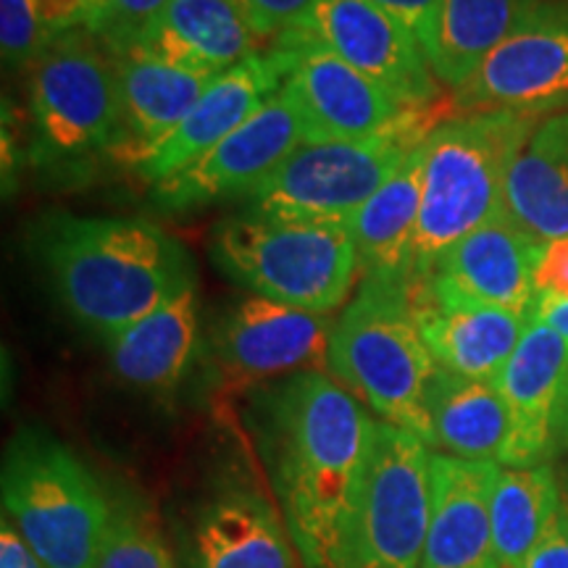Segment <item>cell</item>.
<instances>
[{"mask_svg":"<svg viewBox=\"0 0 568 568\" xmlns=\"http://www.w3.org/2000/svg\"><path fill=\"white\" fill-rule=\"evenodd\" d=\"M284 527L308 568H351L374 418L332 374L290 376L272 400Z\"/></svg>","mask_w":568,"mask_h":568,"instance_id":"6da1fadb","label":"cell"},{"mask_svg":"<svg viewBox=\"0 0 568 568\" xmlns=\"http://www.w3.org/2000/svg\"><path fill=\"white\" fill-rule=\"evenodd\" d=\"M34 251L63 308L103 339L195 284L182 243L140 219L53 213L40 222Z\"/></svg>","mask_w":568,"mask_h":568,"instance_id":"7a4b0ae2","label":"cell"},{"mask_svg":"<svg viewBox=\"0 0 568 568\" xmlns=\"http://www.w3.org/2000/svg\"><path fill=\"white\" fill-rule=\"evenodd\" d=\"M535 124L537 119L510 111H464L429 132L408 287L466 234L506 211L510 163Z\"/></svg>","mask_w":568,"mask_h":568,"instance_id":"3957f363","label":"cell"},{"mask_svg":"<svg viewBox=\"0 0 568 568\" xmlns=\"http://www.w3.org/2000/svg\"><path fill=\"white\" fill-rule=\"evenodd\" d=\"M211 258L251 295L314 314L343 308L361 276L351 226L322 219L240 211L216 224Z\"/></svg>","mask_w":568,"mask_h":568,"instance_id":"277c9868","label":"cell"},{"mask_svg":"<svg viewBox=\"0 0 568 568\" xmlns=\"http://www.w3.org/2000/svg\"><path fill=\"white\" fill-rule=\"evenodd\" d=\"M435 372L408 290L395 282L361 280L332 332L329 374L379 422L414 432L429 445L426 393Z\"/></svg>","mask_w":568,"mask_h":568,"instance_id":"5b68a950","label":"cell"},{"mask_svg":"<svg viewBox=\"0 0 568 568\" xmlns=\"http://www.w3.org/2000/svg\"><path fill=\"white\" fill-rule=\"evenodd\" d=\"M3 516L45 568H95L113 510L67 445L21 429L3 460Z\"/></svg>","mask_w":568,"mask_h":568,"instance_id":"8992f818","label":"cell"},{"mask_svg":"<svg viewBox=\"0 0 568 568\" xmlns=\"http://www.w3.org/2000/svg\"><path fill=\"white\" fill-rule=\"evenodd\" d=\"M443 119H447L445 113L432 105L410 111L374 138L305 142L243 197L245 211L351 222Z\"/></svg>","mask_w":568,"mask_h":568,"instance_id":"52a82bcc","label":"cell"},{"mask_svg":"<svg viewBox=\"0 0 568 568\" xmlns=\"http://www.w3.org/2000/svg\"><path fill=\"white\" fill-rule=\"evenodd\" d=\"M30 105L42 159L113 153L119 142L116 61L84 27L55 34L30 67Z\"/></svg>","mask_w":568,"mask_h":568,"instance_id":"ba28073f","label":"cell"},{"mask_svg":"<svg viewBox=\"0 0 568 568\" xmlns=\"http://www.w3.org/2000/svg\"><path fill=\"white\" fill-rule=\"evenodd\" d=\"M432 456L414 432L374 422L351 568H422L432 518Z\"/></svg>","mask_w":568,"mask_h":568,"instance_id":"9c48e42d","label":"cell"},{"mask_svg":"<svg viewBox=\"0 0 568 568\" xmlns=\"http://www.w3.org/2000/svg\"><path fill=\"white\" fill-rule=\"evenodd\" d=\"M460 111L539 119L568 111V6L531 0L500 45L453 92Z\"/></svg>","mask_w":568,"mask_h":568,"instance_id":"30bf717a","label":"cell"},{"mask_svg":"<svg viewBox=\"0 0 568 568\" xmlns=\"http://www.w3.org/2000/svg\"><path fill=\"white\" fill-rule=\"evenodd\" d=\"M308 142V126L290 92H274L230 138L151 184L153 203L163 211H193L251 195L297 148Z\"/></svg>","mask_w":568,"mask_h":568,"instance_id":"8fae6325","label":"cell"},{"mask_svg":"<svg viewBox=\"0 0 568 568\" xmlns=\"http://www.w3.org/2000/svg\"><path fill=\"white\" fill-rule=\"evenodd\" d=\"M290 30L322 42L410 109L439 101V82L422 45L374 0H318Z\"/></svg>","mask_w":568,"mask_h":568,"instance_id":"7c38bea8","label":"cell"},{"mask_svg":"<svg viewBox=\"0 0 568 568\" xmlns=\"http://www.w3.org/2000/svg\"><path fill=\"white\" fill-rule=\"evenodd\" d=\"M508 408L503 468L548 466L568 453V343L531 318L497 376Z\"/></svg>","mask_w":568,"mask_h":568,"instance_id":"4fadbf2b","label":"cell"},{"mask_svg":"<svg viewBox=\"0 0 568 568\" xmlns=\"http://www.w3.org/2000/svg\"><path fill=\"white\" fill-rule=\"evenodd\" d=\"M287 55L284 90L308 126V142L366 140L408 116L410 109L393 92L355 71L322 42L293 30L272 40Z\"/></svg>","mask_w":568,"mask_h":568,"instance_id":"5bb4252c","label":"cell"},{"mask_svg":"<svg viewBox=\"0 0 568 568\" xmlns=\"http://www.w3.org/2000/svg\"><path fill=\"white\" fill-rule=\"evenodd\" d=\"M335 314H314L247 295L226 311L216 326L213 351L224 376L237 387L276 376L329 368Z\"/></svg>","mask_w":568,"mask_h":568,"instance_id":"9a60e30c","label":"cell"},{"mask_svg":"<svg viewBox=\"0 0 568 568\" xmlns=\"http://www.w3.org/2000/svg\"><path fill=\"white\" fill-rule=\"evenodd\" d=\"M539 251L542 240L503 211L453 245L414 287L429 290L443 301L489 305L531 318Z\"/></svg>","mask_w":568,"mask_h":568,"instance_id":"2e32d148","label":"cell"},{"mask_svg":"<svg viewBox=\"0 0 568 568\" xmlns=\"http://www.w3.org/2000/svg\"><path fill=\"white\" fill-rule=\"evenodd\" d=\"M287 55L272 42L261 53L213 77L209 88L203 90L201 101L176 126L172 138L163 140L134 172L148 184H155L174 174L176 169L187 166L197 155L211 151L216 142L230 138L274 92H280L287 80Z\"/></svg>","mask_w":568,"mask_h":568,"instance_id":"e0dca14e","label":"cell"},{"mask_svg":"<svg viewBox=\"0 0 568 568\" xmlns=\"http://www.w3.org/2000/svg\"><path fill=\"white\" fill-rule=\"evenodd\" d=\"M500 464L432 456V518L422 568H503L489 497Z\"/></svg>","mask_w":568,"mask_h":568,"instance_id":"ac0fdd59","label":"cell"},{"mask_svg":"<svg viewBox=\"0 0 568 568\" xmlns=\"http://www.w3.org/2000/svg\"><path fill=\"white\" fill-rule=\"evenodd\" d=\"M261 40L240 0H169L134 51L195 74L219 77L261 53Z\"/></svg>","mask_w":568,"mask_h":568,"instance_id":"d6986e66","label":"cell"},{"mask_svg":"<svg viewBox=\"0 0 568 568\" xmlns=\"http://www.w3.org/2000/svg\"><path fill=\"white\" fill-rule=\"evenodd\" d=\"M418 332L435 364L471 379L497 382L531 318L489 305L443 301L429 290H408Z\"/></svg>","mask_w":568,"mask_h":568,"instance_id":"ffe728a7","label":"cell"},{"mask_svg":"<svg viewBox=\"0 0 568 568\" xmlns=\"http://www.w3.org/2000/svg\"><path fill=\"white\" fill-rule=\"evenodd\" d=\"M113 61L119 88V142L111 155L138 169L187 119L213 77L155 61L138 51L113 55Z\"/></svg>","mask_w":568,"mask_h":568,"instance_id":"44dd1931","label":"cell"},{"mask_svg":"<svg viewBox=\"0 0 568 568\" xmlns=\"http://www.w3.org/2000/svg\"><path fill=\"white\" fill-rule=\"evenodd\" d=\"M293 537L264 495L251 487H224L193 521V568H301Z\"/></svg>","mask_w":568,"mask_h":568,"instance_id":"7402d4cb","label":"cell"},{"mask_svg":"<svg viewBox=\"0 0 568 568\" xmlns=\"http://www.w3.org/2000/svg\"><path fill=\"white\" fill-rule=\"evenodd\" d=\"M195 343V284L176 293L153 314L105 339L113 374L142 393H169L180 385L193 364Z\"/></svg>","mask_w":568,"mask_h":568,"instance_id":"603a6c76","label":"cell"},{"mask_svg":"<svg viewBox=\"0 0 568 568\" xmlns=\"http://www.w3.org/2000/svg\"><path fill=\"white\" fill-rule=\"evenodd\" d=\"M424 142L347 222L358 247L361 280L395 282L408 290L414 237L422 213Z\"/></svg>","mask_w":568,"mask_h":568,"instance_id":"cb8c5ba5","label":"cell"},{"mask_svg":"<svg viewBox=\"0 0 568 568\" xmlns=\"http://www.w3.org/2000/svg\"><path fill=\"white\" fill-rule=\"evenodd\" d=\"M506 213L542 243L568 234V111L537 122L516 153Z\"/></svg>","mask_w":568,"mask_h":568,"instance_id":"d4e9b609","label":"cell"},{"mask_svg":"<svg viewBox=\"0 0 568 568\" xmlns=\"http://www.w3.org/2000/svg\"><path fill=\"white\" fill-rule=\"evenodd\" d=\"M429 447L443 456L500 464L508 437V408L497 382L439 368L426 393Z\"/></svg>","mask_w":568,"mask_h":568,"instance_id":"484cf974","label":"cell"},{"mask_svg":"<svg viewBox=\"0 0 568 568\" xmlns=\"http://www.w3.org/2000/svg\"><path fill=\"white\" fill-rule=\"evenodd\" d=\"M564 510V489L552 466L503 468L497 474L489 516L503 568H524Z\"/></svg>","mask_w":568,"mask_h":568,"instance_id":"4316f807","label":"cell"},{"mask_svg":"<svg viewBox=\"0 0 568 568\" xmlns=\"http://www.w3.org/2000/svg\"><path fill=\"white\" fill-rule=\"evenodd\" d=\"M529 3L531 0H443L437 55L432 61L437 82L456 92L500 45Z\"/></svg>","mask_w":568,"mask_h":568,"instance_id":"83f0119b","label":"cell"},{"mask_svg":"<svg viewBox=\"0 0 568 568\" xmlns=\"http://www.w3.org/2000/svg\"><path fill=\"white\" fill-rule=\"evenodd\" d=\"M95 568H174L161 529L132 508L113 510Z\"/></svg>","mask_w":568,"mask_h":568,"instance_id":"f1b7e54d","label":"cell"},{"mask_svg":"<svg viewBox=\"0 0 568 568\" xmlns=\"http://www.w3.org/2000/svg\"><path fill=\"white\" fill-rule=\"evenodd\" d=\"M53 38L40 0H0V48L9 67H32Z\"/></svg>","mask_w":568,"mask_h":568,"instance_id":"f546056e","label":"cell"},{"mask_svg":"<svg viewBox=\"0 0 568 568\" xmlns=\"http://www.w3.org/2000/svg\"><path fill=\"white\" fill-rule=\"evenodd\" d=\"M166 3L169 0H111L90 32L103 42L111 55H124L134 51L142 32L166 9Z\"/></svg>","mask_w":568,"mask_h":568,"instance_id":"4dcf8cb0","label":"cell"},{"mask_svg":"<svg viewBox=\"0 0 568 568\" xmlns=\"http://www.w3.org/2000/svg\"><path fill=\"white\" fill-rule=\"evenodd\" d=\"M374 3L414 34L429 63L435 61L439 21H443V0H374Z\"/></svg>","mask_w":568,"mask_h":568,"instance_id":"1f68e13d","label":"cell"},{"mask_svg":"<svg viewBox=\"0 0 568 568\" xmlns=\"http://www.w3.org/2000/svg\"><path fill=\"white\" fill-rule=\"evenodd\" d=\"M568 301V234L542 243L535 266V311Z\"/></svg>","mask_w":568,"mask_h":568,"instance_id":"d6a6232c","label":"cell"},{"mask_svg":"<svg viewBox=\"0 0 568 568\" xmlns=\"http://www.w3.org/2000/svg\"><path fill=\"white\" fill-rule=\"evenodd\" d=\"M316 3L318 0H245V9L255 32L264 40H274L308 17Z\"/></svg>","mask_w":568,"mask_h":568,"instance_id":"836d02e7","label":"cell"},{"mask_svg":"<svg viewBox=\"0 0 568 568\" xmlns=\"http://www.w3.org/2000/svg\"><path fill=\"white\" fill-rule=\"evenodd\" d=\"M524 568H568V510L564 506Z\"/></svg>","mask_w":568,"mask_h":568,"instance_id":"e575fe53","label":"cell"},{"mask_svg":"<svg viewBox=\"0 0 568 568\" xmlns=\"http://www.w3.org/2000/svg\"><path fill=\"white\" fill-rule=\"evenodd\" d=\"M0 568H45L6 516L0 527Z\"/></svg>","mask_w":568,"mask_h":568,"instance_id":"d590c367","label":"cell"},{"mask_svg":"<svg viewBox=\"0 0 568 568\" xmlns=\"http://www.w3.org/2000/svg\"><path fill=\"white\" fill-rule=\"evenodd\" d=\"M531 318H537V322L548 324L552 332H558V335L568 343V301L566 303L539 305L535 314H531Z\"/></svg>","mask_w":568,"mask_h":568,"instance_id":"8d00e7d4","label":"cell"},{"mask_svg":"<svg viewBox=\"0 0 568 568\" xmlns=\"http://www.w3.org/2000/svg\"><path fill=\"white\" fill-rule=\"evenodd\" d=\"M560 489H564V506H566V510H568V477H566L564 485H560Z\"/></svg>","mask_w":568,"mask_h":568,"instance_id":"74e56055","label":"cell"},{"mask_svg":"<svg viewBox=\"0 0 568 568\" xmlns=\"http://www.w3.org/2000/svg\"><path fill=\"white\" fill-rule=\"evenodd\" d=\"M240 3H243V6H245V0H240ZM245 11H247V9H245Z\"/></svg>","mask_w":568,"mask_h":568,"instance_id":"f35d334b","label":"cell"}]
</instances>
